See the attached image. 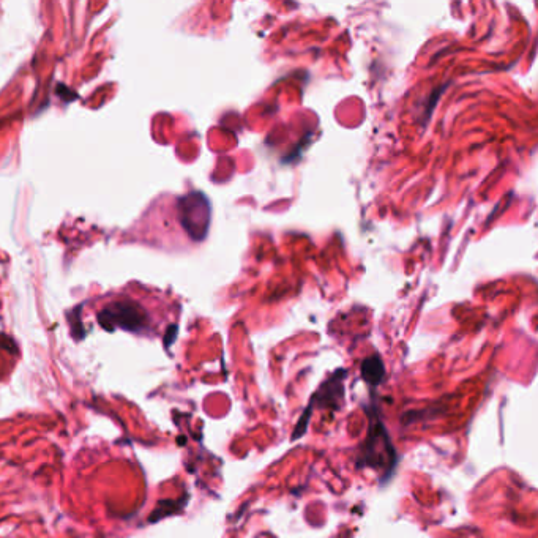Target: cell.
I'll return each mask as SVG.
<instances>
[{"label":"cell","mask_w":538,"mask_h":538,"mask_svg":"<svg viewBox=\"0 0 538 538\" xmlns=\"http://www.w3.org/2000/svg\"><path fill=\"white\" fill-rule=\"evenodd\" d=\"M373 430L374 433L371 431L370 438H368L367 449L362 450V461L363 466L368 464L373 468H379L381 464H384L382 456L387 455V452H392V445L389 444V438H387V434H385L384 428L379 425V422L373 425Z\"/></svg>","instance_id":"obj_3"},{"label":"cell","mask_w":538,"mask_h":538,"mask_svg":"<svg viewBox=\"0 0 538 538\" xmlns=\"http://www.w3.org/2000/svg\"><path fill=\"white\" fill-rule=\"evenodd\" d=\"M100 324L106 329H124L136 332L142 330L147 324L146 311L141 305L131 300H116L103 308L100 316Z\"/></svg>","instance_id":"obj_1"},{"label":"cell","mask_w":538,"mask_h":538,"mask_svg":"<svg viewBox=\"0 0 538 538\" xmlns=\"http://www.w3.org/2000/svg\"><path fill=\"white\" fill-rule=\"evenodd\" d=\"M180 223L187 229L191 239L202 240L206 237L209 226V202L201 193H191L180 199Z\"/></svg>","instance_id":"obj_2"},{"label":"cell","mask_w":538,"mask_h":538,"mask_svg":"<svg viewBox=\"0 0 538 538\" xmlns=\"http://www.w3.org/2000/svg\"><path fill=\"white\" fill-rule=\"evenodd\" d=\"M368 367H371V371L363 370V378L367 379L370 384H379L381 379L384 378V365H382L379 357H371L367 360Z\"/></svg>","instance_id":"obj_4"}]
</instances>
